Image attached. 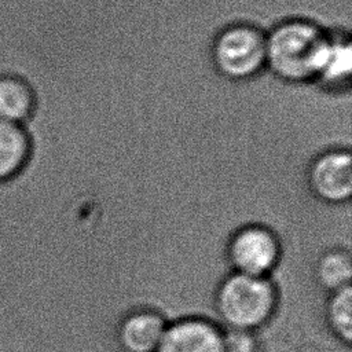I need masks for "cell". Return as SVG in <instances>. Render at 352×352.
Masks as SVG:
<instances>
[{"label": "cell", "mask_w": 352, "mask_h": 352, "mask_svg": "<svg viewBox=\"0 0 352 352\" xmlns=\"http://www.w3.org/2000/svg\"><path fill=\"white\" fill-rule=\"evenodd\" d=\"M226 256L232 272L271 278L282 258V243L272 228L249 223L231 234Z\"/></svg>", "instance_id": "obj_4"}, {"label": "cell", "mask_w": 352, "mask_h": 352, "mask_svg": "<svg viewBox=\"0 0 352 352\" xmlns=\"http://www.w3.org/2000/svg\"><path fill=\"white\" fill-rule=\"evenodd\" d=\"M329 26L304 15L278 19L265 29V70L290 85L314 84Z\"/></svg>", "instance_id": "obj_1"}, {"label": "cell", "mask_w": 352, "mask_h": 352, "mask_svg": "<svg viewBox=\"0 0 352 352\" xmlns=\"http://www.w3.org/2000/svg\"><path fill=\"white\" fill-rule=\"evenodd\" d=\"M315 279L329 293L352 286V257L345 249H330L319 256L315 265Z\"/></svg>", "instance_id": "obj_11"}, {"label": "cell", "mask_w": 352, "mask_h": 352, "mask_svg": "<svg viewBox=\"0 0 352 352\" xmlns=\"http://www.w3.org/2000/svg\"><path fill=\"white\" fill-rule=\"evenodd\" d=\"M260 342L256 333L243 330H224V352H258Z\"/></svg>", "instance_id": "obj_13"}, {"label": "cell", "mask_w": 352, "mask_h": 352, "mask_svg": "<svg viewBox=\"0 0 352 352\" xmlns=\"http://www.w3.org/2000/svg\"><path fill=\"white\" fill-rule=\"evenodd\" d=\"M33 153L32 135L26 125L0 122V182L16 177Z\"/></svg>", "instance_id": "obj_10"}, {"label": "cell", "mask_w": 352, "mask_h": 352, "mask_svg": "<svg viewBox=\"0 0 352 352\" xmlns=\"http://www.w3.org/2000/svg\"><path fill=\"white\" fill-rule=\"evenodd\" d=\"M213 304L224 330L256 333L274 318L279 292L271 278L231 272L220 280Z\"/></svg>", "instance_id": "obj_2"}, {"label": "cell", "mask_w": 352, "mask_h": 352, "mask_svg": "<svg viewBox=\"0 0 352 352\" xmlns=\"http://www.w3.org/2000/svg\"><path fill=\"white\" fill-rule=\"evenodd\" d=\"M155 352H224V329L204 316L168 322Z\"/></svg>", "instance_id": "obj_6"}, {"label": "cell", "mask_w": 352, "mask_h": 352, "mask_svg": "<svg viewBox=\"0 0 352 352\" xmlns=\"http://www.w3.org/2000/svg\"><path fill=\"white\" fill-rule=\"evenodd\" d=\"M38 106V94L23 74L0 73V122L28 125Z\"/></svg>", "instance_id": "obj_9"}, {"label": "cell", "mask_w": 352, "mask_h": 352, "mask_svg": "<svg viewBox=\"0 0 352 352\" xmlns=\"http://www.w3.org/2000/svg\"><path fill=\"white\" fill-rule=\"evenodd\" d=\"M307 184L322 202L341 205L352 197V154L346 147H331L316 154L307 168Z\"/></svg>", "instance_id": "obj_5"}, {"label": "cell", "mask_w": 352, "mask_h": 352, "mask_svg": "<svg viewBox=\"0 0 352 352\" xmlns=\"http://www.w3.org/2000/svg\"><path fill=\"white\" fill-rule=\"evenodd\" d=\"M330 333L344 345L352 341V286L329 293L324 308Z\"/></svg>", "instance_id": "obj_12"}, {"label": "cell", "mask_w": 352, "mask_h": 352, "mask_svg": "<svg viewBox=\"0 0 352 352\" xmlns=\"http://www.w3.org/2000/svg\"><path fill=\"white\" fill-rule=\"evenodd\" d=\"M214 72L231 82L256 78L265 70V29L252 21L220 26L209 45Z\"/></svg>", "instance_id": "obj_3"}, {"label": "cell", "mask_w": 352, "mask_h": 352, "mask_svg": "<svg viewBox=\"0 0 352 352\" xmlns=\"http://www.w3.org/2000/svg\"><path fill=\"white\" fill-rule=\"evenodd\" d=\"M168 320L154 308L129 311L117 326V341L124 352H155Z\"/></svg>", "instance_id": "obj_8"}, {"label": "cell", "mask_w": 352, "mask_h": 352, "mask_svg": "<svg viewBox=\"0 0 352 352\" xmlns=\"http://www.w3.org/2000/svg\"><path fill=\"white\" fill-rule=\"evenodd\" d=\"M352 78V38L349 29L331 26L315 85L329 94L348 92Z\"/></svg>", "instance_id": "obj_7"}]
</instances>
